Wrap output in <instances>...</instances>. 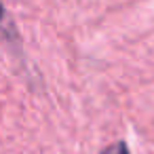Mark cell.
Here are the masks:
<instances>
[{"mask_svg": "<svg viewBox=\"0 0 154 154\" xmlns=\"http://www.w3.org/2000/svg\"><path fill=\"white\" fill-rule=\"evenodd\" d=\"M0 19H2V7H0Z\"/></svg>", "mask_w": 154, "mask_h": 154, "instance_id": "2", "label": "cell"}, {"mask_svg": "<svg viewBox=\"0 0 154 154\" xmlns=\"http://www.w3.org/2000/svg\"><path fill=\"white\" fill-rule=\"evenodd\" d=\"M103 154H129V150H127V146L120 141V143H116V146H112L110 150H106Z\"/></svg>", "mask_w": 154, "mask_h": 154, "instance_id": "1", "label": "cell"}]
</instances>
